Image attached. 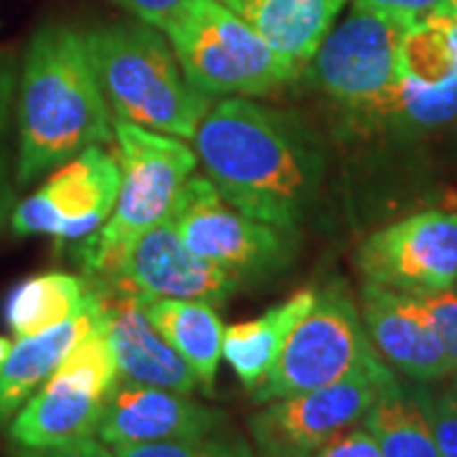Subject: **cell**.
<instances>
[{
    "instance_id": "cell-28",
    "label": "cell",
    "mask_w": 457,
    "mask_h": 457,
    "mask_svg": "<svg viewBox=\"0 0 457 457\" xmlns=\"http://www.w3.org/2000/svg\"><path fill=\"white\" fill-rule=\"evenodd\" d=\"M16 457H114L104 442L82 437V440L51 445V447H18Z\"/></svg>"
},
{
    "instance_id": "cell-7",
    "label": "cell",
    "mask_w": 457,
    "mask_h": 457,
    "mask_svg": "<svg viewBox=\"0 0 457 457\" xmlns=\"http://www.w3.org/2000/svg\"><path fill=\"white\" fill-rule=\"evenodd\" d=\"M376 359L381 356L366 333L348 285L343 279H330L320 293H315L312 308L290 333L275 369L249 394L254 402L264 404L323 389Z\"/></svg>"
},
{
    "instance_id": "cell-29",
    "label": "cell",
    "mask_w": 457,
    "mask_h": 457,
    "mask_svg": "<svg viewBox=\"0 0 457 457\" xmlns=\"http://www.w3.org/2000/svg\"><path fill=\"white\" fill-rule=\"evenodd\" d=\"M114 3L128 8L147 26L163 31L165 23L179 13V8L186 0H114Z\"/></svg>"
},
{
    "instance_id": "cell-20",
    "label": "cell",
    "mask_w": 457,
    "mask_h": 457,
    "mask_svg": "<svg viewBox=\"0 0 457 457\" xmlns=\"http://www.w3.org/2000/svg\"><path fill=\"white\" fill-rule=\"evenodd\" d=\"M147 320L170 343L179 356L196 374L198 386L213 389L219 361L224 359V323L221 315L209 303L155 297L143 305Z\"/></svg>"
},
{
    "instance_id": "cell-9",
    "label": "cell",
    "mask_w": 457,
    "mask_h": 457,
    "mask_svg": "<svg viewBox=\"0 0 457 457\" xmlns=\"http://www.w3.org/2000/svg\"><path fill=\"white\" fill-rule=\"evenodd\" d=\"M117 381L120 369L102 318L13 414L11 440L18 447H51L92 437Z\"/></svg>"
},
{
    "instance_id": "cell-32",
    "label": "cell",
    "mask_w": 457,
    "mask_h": 457,
    "mask_svg": "<svg viewBox=\"0 0 457 457\" xmlns=\"http://www.w3.org/2000/svg\"><path fill=\"white\" fill-rule=\"evenodd\" d=\"M445 5H447L450 11H455L457 13V0H445Z\"/></svg>"
},
{
    "instance_id": "cell-16",
    "label": "cell",
    "mask_w": 457,
    "mask_h": 457,
    "mask_svg": "<svg viewBox=\"0 0 457 457\" xmlns=\"http://www.w3.org/2000/svg\"><path fill=\"white\" fill-rule=\"evenodd\" d=\"M102 295L104 333L120 376L128 381L161 386L170 392H194L198 386L196 374L180 359L179 351L153 328L143 303L135 295Z\"/></svg>"
},
{
    "instance_id": "cell-8",
    "label": "cell",
    "mask_w": 457,
    "mask_h": 457,
    "mask_svg": "<svg viewBox=\"0 0 457 457\" xmlns=\"http://www.w3.org/2000/svg\"><path fill=\"white\" fill-rule=\"evenodd\" d=\"M168 219L183 245L221 267L242 287L275 278L297 252L290 228L264 224L234 209L206 176H191L183 183Z\"/></svg>"
},
{
    "instance_id": "cell-14",
    "label": "cell",
    "mask_w": 457,
    "mask_h": 457,
    "mask_svg": "<svg viewBox=\"0 0 457 457\" xmlns=\"http://www.w3.org/2000/svg\"><path fill=\"white\" fill-rule=\"evenodd\" d=\"M224 422L227 417L221 411L204 407L186 394L147 386L120 376L104 404L97 435L107 447L150 445L213 435Z\"/></svg>"
},
{
    "instance_id": "cell-2",
    "label": "cell",
    "mask_w": 457,
    "mask_h": 457,
    "mask_svg": "<svg viewBox=\"0 0 457 457\" xmlns=\"http://www.w3.org/2000/svg\"><path fill=\"white\" fill-rule=\"evenodd\" d=\"M112 135L84 33L59 23L38 29L21 77L18 183L64 165L87 147L107 145Z\"/></svg>"
},
{
    "instance_id": "cell-18",
    "label": "cell",
    "mask_w": 457,
    "mask_h": 457,
    "mask_svg": "<svg viewBox=\"0 0 457 457\" xmlns=\"http://www.w3.org/2000/svg\"><path fill=\"white\" fill-rule=\"evenodd\" d=\"M282 59L308 66L348 0H224Z\"/></svg>"
},
{
    "instance_id": "cell-1",
    "label": "cell",
    "mask_w": 457,
    "mask_h": 457,
    "mask_svg": "<svg viewBox=\"0 0 457 457\" xmlns=\"http://www.w3.org/2000/svg\"><path fill=\"white\" fill-rule=\"evenodd\" d=\"M194 140L206 179L246 216L295 231L315 209L328 153L300 112L224 97L204 114Z\"/></svg>"
},
{
    "instance_id": "cell-6",
    "label": "cell",
    "mask_w": 457,
    "mask_h": 457,
    "mask_svg": "<svg viewBox=\"0 0 457 457\" xmlns=\"http://www.w3.org/2000/svg\"><path fill=\"white\" fill-rule=\"evenodd\" d=\"M163 33L188 84L209 99L264 97L303 74L224 0H186Z\"/></svg>"
},
{
    "instance_id": "cell-17",
    "label": "cell",
    "mask_w": 457,
    "mask_h": 457,
    "mask_svg": "<svg viewBox=\"0 0 457 457\" xmlns=\"http://www.w3.org/2000/svg\"><path fill=\"white\" fill-rule=\"evenodd\" d=\"M102 320V295L92 287L89 300L74 318L44 333L18 338L0 369V422H8L49 378L71 348Z\"/></svg>"
},
{
    "instance_id": "cell-11",
    "label": "cell",
    "mask_w": 457,
    "mask_h": 457,
    "mask_svg": "<svg viewBox=\"0 0 457 457\" xmlns=\"http://www.w3.org/2000/svg\"><path fill=\"white\" fill-rule=\"evenodd\" d=\"M120 183V161L104 147H87L59 165L33 196L13 206L11 228L18 237L46 234L59 242H82L110 219Z\"/></svg>"
},
{
    "instance_id": "cell-27",
    "label": "cell",
    "mask_w": 457,
    "mask_h": 457,
    "mask_svg": "<svg viewBox=\"0 0 457 457\" xmlns=\"http://www.w3.org/2000/svg\"><path fill=\"white\" fill-rule=\"evenodd\" d=\"M312 457H381V450L374 435L363 425H356L326 442Z\"/></svg>"
},
{
    "instance_id": "cell-25",
    "label": "cell",
    "mask_w": 457,
    "mask_h": 457,
    "mask_svg": "<svg viewBox=\"0 0 457 457\" xmlns=\"http://www.w3.org/2000/svg\"><path fill=\"white\" fill-rule=\"evenodd\" d=\"M422 394L442 457H457V374L450 376V384H445L440 392Z\"/></svg>"
},
{
    "instance_id": "cell-24",
    "label": "cell",
    "mask_w": 457,
    "mask_h": 457,
    "mask_svg": "<svg viewBox=\"0 0 457 457\" xmlns=\"http://www.w3.org/2000/svg\"><path fill=\"white\" fill-rule=\"evenodd\" d=\"M114 457H254L249 442L237 435H204L194 440L150 442V445H117Z\"/></svg>"
},
{
    "instance_id": "cell-21",
    "label": "cell",
    "mask_w": 457,
    "mask_h": 457,
    "mask_svg": "<svg viewBox=\"0 0 457 457\" xmlns=\"http://www.w3.org/2000/svg\"><path fill=\"white\" fill-rule=\"evenodd\" d=\"M92 295L87 278L69 272H41L11 287L5 297V323L16 338L36 336L82 311Z\"/></svg>"
},
{
    "instance_id": "cell-31",
    "label": "cell",
    "mask_w": 457,
    "mask_h": 457,
    "mask_svg": "<svg viewBox=\"0 0 457 457\" xmlns=\"http://www.w3.org/2000/svg\"><path fill=\"white\" fill-rule=\"evenodd\" d=\"M11 348H13V343L8 341L5 336H0V369H3V363H5V359H8Z\"/></svg>"
},
{
    "instance_id": "cell-22",
    "label": "cell",
    "mask_w": 457,
    "mask_h": 457,
    "mask_svg": "<svg viewBox=\"0 0 457 457\" xmlns=\"http://www.w3.org/2000/svg\"><path fill=\"white\" fill-rule=\"evenodd\" d=\"M361 425L374 435L381 457H442L427 417L425 394L404 389L396 378L376 396Z\"/></svg>"
},
{
    "instance_id": "cell-13",
    "label": "cell",
    "mask_w": 457,
    "mask_h": 457,
    "mask_svg": "<svg viewBox=\"0 0 457 457\" xmlns=\"http://www.w3.org/2000/svg\"><path fill=\"white\" fill-rule=\"evenodd\" d=\"M95 290L135 295L143 305L155 297H173L219 308L231 295L239 293L242 285L221 267L194 254L183 245L173 221L165 216L161 224L143 231L125 249L112 278Z\"/></svg>"
},
{
    "instance_id": "cell-4",
    "label": "cell",
    "mask_w": 457,
    "mask_h": 457,
    "mask_svg": "<svg viewBox=\"0 0 457 457\" xmlns=\"http://www.w3.org/2000/svg\"><path fill=\"white\" fill-rule=\"evenodd\" d=\"M112 130L122 170L120 194L110 219L84 237L77 249V260L92 287L112 278L125 249L170 213L198 163L196 150L173 135L145 130L125 120H114Z\"/></svg>"
},
{
    "instance_id": "cell-5",
    "label": "cell",
    "mask_w": 457,
    "mask_h": 457,
    "mask_svg": "<svg viewBox=\"0 0 457 457\" xmlns=\"http://www.w3.org/2000/svg\"><path fill=\"white\" fill-rule=\"evenodd\" d=\"M414 18L353 3L330 29L303 74L336 112L348 137L374 135L384 102L399 77V46Z\"/></svg>"
},
{
    "instance_id": "cell-30",
    "label": "cell",
    "mask_w": 457,
    "mask_h": 457,
    "mask_svg": "<svg viewBox=\"0 0 457 457\" xmlns=\"http://www.w3.org/2000/svg\"><path fill=\"white\" fill-rule=\"evenodd\" d=\"M353 3L378 8V11H389V13H399V16L420 18L425 16L427 11L437 8L445 0H353Z\"/></svg>"
},
{
    "instance_id": "cell-26",
    "label": "cell",
    "mask_w": 457,
    "mask_h": 457,
    "mask_svg": "<svg viewBox=\"0 0 457 457\" xmlns=\"http://www.w3.org/2000/svg\"><path fill=\"white\" fill-rule=\"evenodd\" d=\"M411 297H414L417 308L425 312L429 326L435 328L457 374V293L440 290V293H420Z\"/></svg>"
},
{
    "instance_id": "cell-19",
    "label": "cell",
    "mask_w": 457,
    "mask_h": 457,
    "mask_svg": "<svg viewBox=\"0 0 457 457\" xmlns=\"http://www.w3.org/2000/svg\"><path fill=\"white\" fill-rule=\"evenodd\" d=\"M312 303H315V293L300 290L285 303L262 312L260 318L237 323L224 330L221 353L245 389L254 392L270 376L282 356V348L290 338V333L305 318V312L311 311Z\"/></svg>"
},
{
    "instance_id": "cell-23",
    "label": "cell",
    "mask_w": 457,
    "mask_h": 457,
    "mask_svg": "<svg viewBox=\"0 0 457 457\" xmlns=\"http://www.w3.org/2000/svg\"><path fill=\"white\" fill-rule=\"evenodd\" d=\"M18 89L16 56L0 49V227L11 219L16 206L13 183V155H11V128H13V102Z\"/></svg>"
},
{
    "instance_id": "cell-15",
    "label": "cell",
    "mask_w": 457,
    "mask_h": 457,
    "mask_svg": "<svg viewBox=\"0 0 457 457\" xmlns=\"http://www.w3.org/2000/svg\"><path fill=\"white\" fill-rule=\"evenodd\" d=\"M359 300L366 333L384 363L422 384L445 381L455 374L435 328L411 295L363 282Z\"/></svg>"
},
{
    "instance_id": "cell-3",
    "label": "cell",
    "mask_w": 457,
    "mask_h": 457,
    "mask_svg": "<svg viewBox=\"0 0 457 457\" xmlns=\"http://www.w3.org/2000/svg\"><path fill=\"white\" fill-rule=\"evenodd\" d=\"M99 89L117 120L180 140L196 135L212 99L196 92L168 38L147 23H112L84 33Z\"/></svg>"
},
{
    "instance_id": "cell-10",
    "label": "cell",
    "mask_w": 457,
    "mask_h": 457,
    "mask_svg": "<svg viewBox=\"0 0 457 457\" xmlns=\"http://www.w3.org/2000/svg\"><path fill=\"white\" fill-rule=\"evenodd\" d=\"M392 381V369L376 359L330 386L267 402L249 420L257 455L312 457L336 435L361 425Z\"/></svg>"
},
{
    "instance_id": "cell-12",
    "label": "cell",
    "mask_w": 457,
    "mask_h": 457,
    "mask_svg": "<svg viewBox=\"0 0 457 457\" xmlns=\"http://www.w3.org/2000/svg\"><path fill=\"white\" fill-rule=\"evenodd\" d=\"M366 282L399 293H440L457 285V213L420 212L374 231L356 252Z\"/></svg>"
}]
</instances>
